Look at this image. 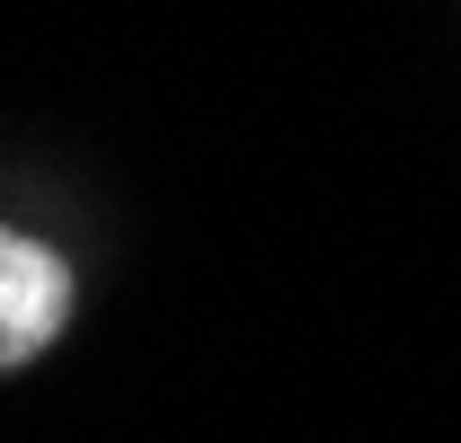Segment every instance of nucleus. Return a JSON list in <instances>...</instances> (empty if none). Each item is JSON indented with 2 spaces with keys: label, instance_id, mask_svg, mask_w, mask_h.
Here are the masks:
<instances>
[{
  "label": "nucleus",
  "instance_id": "obj_1",
  "mask_svg": "<svg viewBox=\"0 0 461 443\" xmlns=\"http://www.w3.org/2000/svg\"><path fill=\"white\" fill-rule=\"evenodd\" d=\"M62 311H71V276H62L36 240L0 231V373L27 364V355L62 329Z\"/></svg>",
  "mask_w": 461,
  "mask_h": 443
}]
</instances>
